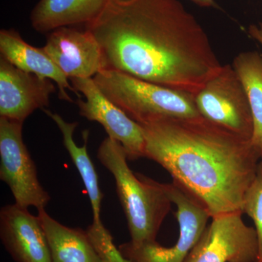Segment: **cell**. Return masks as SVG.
<instances>
[{
    "label": "cell",
    "mask_w": 262,
    "mask_h": 262,
    "mask_svg": "<svg viewBox=\"0 0 262 262\" xmlns=\"http://www.w3.org/2000/svg\"><path fill=\"white\" fill-rule=\"evenodd\" d=\"M85 29L105 70L195 95L222 68L206 32L179 0H108Z\"/></svg>",
    "instance_id": "obj_1"
},
{
    "label": "cell",
    "mask_w": 262,
    "mask_h": 262,
    "mask_svg": "<svg viewBox=\"0 0 262 262\" xmlns=\"http://www.w3.org/2000/svg\"><path fill=\"white\" fill-rule=\"evenodd\" d=\"M145 158L154 160L206 207L211 218L242 211L261 153L251 140L196 118H163L140 125Z\"/></svg>",
    "instance_id": "obj_2"
},
{
    "label": "cell",
    "mask_w": 262,
    "mask_h": 262,
    "mask_svg": "<svg viewBox=\"0 0 262 262\" xmlns=\"http://www.w3.org/2000/svg\"><path fill=\"white\" fill-rule=\"evenodd\" d=\"M97 158L115 179L117 192L126 217L133 247L156 242L172 202L165 184L134 173L127 163L125 149L106 138L98 149Z\"/></svg>",
    "instance_id": "obj_3"
},
{
    "label": "cell",
    "mask_w": 262,
    "mask_h": 262,
    "mask_svg": "<svg viewBox=\"0 0 262 262\" xmlns=\"http://www.w3.org/2000/svg\"><path fill=\"white\" fill-rule=\"evenodd\" d=\"M93 79L110 101L139 125L163 118L201 117L194 94L168 89L117 71L104 70Z\"/></svg>",
    "instance_id": "obj_4"
},
{
    "label": "cell",
    "mask_w": 262,
    "mask_h": 262,
    "mask_svg": "<svg viewBox=\"0 0 262 262\" xmlns=\"http://www.w3.org/2000/svg\"><path fill=\"white\" fill-rule=\"evenodd\" d=\"M194 100L203 118L251 140L252 114L244 86L232 65L222 66L220 72L194 95Z\"/></svg>",
    "instance_id": "obj_5"
},
{
    "label": "cell",
    "mask_w": 262,
    "mask_h": 262,
    "mask_svg": "<svg viewBox=\"0 0 262 262\" xmlns=\"http://www.w3.org/2000/svg\"><path fill=\"white\" fill-rule=\"evenodd\" d=\"M179 225V237L172 247H163L158 243L135 248L127 244L120 246L122 254L131 262H184L204 232L211 218L206 207L192 193L172 182L165 184Z\"/></svg>",
    "instance_id": "obj_6"
},
{
    "label": "cell",
    "mask_w": 262,
    "mask_h": 262,
    "mask_svg": "<svg viewBox=\"0 0 262 262\" xmlns=\"http://www.w3.org/2000/svg\"><path fill=\"white\" fill-rule=\"evenodd\" d=\"M23 123L0 117V179L22 208H46L51 196L38 179L37 168L24 144Z\"/></svg>",
    "instance_id": "obj_7"
},
{
    "label": "cell",
    "mask_w": 262,
    "mask_h": 262,
    "mask_svg": "<svg viewBox=\"0 0 262 262\" xmlns=\"http://www.w3.org/2000/svg\"><path fill=\"white\" fill-rule=\"evenodd\" d=\"M242 211L212 218L184 262H256V229L248 227Z\"/></svg>",
    "instance_id": "obj_8"
},
{
    "label": "cell",
    "mask_w": 262,
    "mask_h": 262,
    "mask_svg": "<svg viewBox=\"0 0 262 262\" xmlns=\"http://www.w3.org/2000/svg\"><path fill=\"white\" fill-rule=\"evenodd\" d=\"M76 92L83 94L79 98V113L90 121L101 124L108 137L120 143L127 160L145 158L146 144L142 127L101 92L93 78L70 79Z\"/></svg>",
    "instance_id": "obj_9"
},
{
    "label": "cell",
    "mask_w": 262,
    "mask_h": 262,
    "mask_svg": "<svg viewBox=\"0 0 262 262\" xmlns=\"http://www.w3.org/2000/svg\"><path fill=\"white\" fill-rule=\"evenodd\" d=\"M56 86L0 58V117L24 123L35 110H46Z\"/></svg>",
    "instance_id": "obj_10"
},
{
    "label": "cell",
    "mask_w": 262,
    "mask_h": 262,
    "mask_svg": "<svg viewBox=\"0 0 262 262\" xmlns=\"http://www.w3.org/2000/svg\"><path fill=\"white\" fill-rule=\"evenodd\" d=\"M42 48L69 80L94 78L105 70L101 46L88 29H55L48 34Z\"/></svg>",
    "instance_id": "obj_11"
},
{
    "label": "cell",
    "mask_w": 262,
    "mask_h": 262,
    "mask_svg": "<svg viewBox=\"0 0 262 262\" xmlns=\"http://www.w3.org/2000/svg\"><path fill=\"white\" fill-rule=\"evenodd\" d=\"M0 236L16 262H53L39 217L28 208L7 205L0 211Z\"/></svg>",
    "instance_id": "obj_12"
},
{
    "label": "cell",
    "mask_w": 262,
    "mask_h": 262,
    "mask_svg": "<svg viewBox=\"0 0 262 262\" xmlns=\"http://www.w3.org/2000/svg\"><path fill=\"white\" fill-rule=\"evenodd\" d=\"M1 57L24 72L49 79L56 82L60 99L72 102L67 91L81 98L70 84L69 79L48 56L42 48L31 46L24 40L14 29H2L0 32Z\"/></svg>",
    "instance_id": "obj_13"
},
{
    "label": "cell",
    "mask_w": 262,
    "mask_h": 262,
    "mask_svg": "<svg viewBox=\"0 0 262 262\" xmlns=\"http://www.w3.org/2000/svg\"><path fill=\"white\" fill-rule=\"evenodd\" d=\"M108 0H40L31 14L34 30L49 33L61 27L89 25L97 18Z\"/></svg>",
    "instance_id": "obj_14"
},
{
    "label": "cell",
    "mask_w": 262,
    "mask_h": 262,
    "mask_svg": "<svg viewBox=\"0 0 262 262\" xmlns=\"http://www.w3.org/2000/svg\"><path fill=\"white\" fill-rule=\"evenodd\" d=\"M38 217L46 237L53 262H102L87 231L61 225L45 208L38 210Z\"/></svg>",
    "instance_id": "obj_15"
},
{
    "label": "cell",
    "mask_w": 262,
    "mask_h": 262,
    "mask_svg": "<svg viewBox=\"0 0 262 262\" xmlns=\"http://www.w3.org/2000/svg\"><path fill=\"white\" fill-rule=\"evenodd\" d=\"M43 111L48 117H51L61 131L65 148L68 151L71 159L78 170L89 194L94 214L93 223L101 225L102 222L100 215L103 195L100 189L96 169L94 168L92 160L88 154L87 141L89 134L87 131L84 133V144L82 146H78L74 140V132L78 123L76 122H67L61 115L52 113L50 110H45Z\"/></svg>",
    "instance_id": "obj_16"
},
{
    "label": "cell",
    "mask_w": 262,
    "mask_h": 262,
    "mask_svg": "<svg viewBox=\"0 0 262 262\" xmlns=\"http://www.w3.org/2000/svg\"><path fill=\"white\" fill-rule=\"evenodd\" d=\"M244 86L252 114L253 134L251 143L262 156V55L257 51H245L232 63Z\"/></svg>",
    "instance_id": "obj_17"
},
{
    "label": "cell",
    "mask_w": 262,
    "mask_h": 262,
    "mask_svg": "<svg viewBox=\"0 0 262 262\" xmlns=\"http://www.w3.org/2000/svg\"><path fill=\"white\" fill-rule=\"evenodd\" d=\"M241 211L254 222L258 239L256 262H262V159L258 163L256 176L245 194Z\"/></svg>",
    "instance_id": "obj_18"
},
{
    "label": "cell",
    "mask_w": 262,
    "mask_h": 262,
    "mask_svg": "<svg viewBox=\"0 0 262 262\" xmlns=\"http://www.w3.org/2000/svg\"><path fill=\"white\" fill-rule=\"evenodd\" d=\"M87 233L102 262H131L117 249L111 234L103 224L93 223L88 228Z\"/></svg>",
    "instance_id": "obj_19"
},
{
    "label": "cell",
    "mask_w": 262,
    "mask_h": 262,
    "mask_svg": "<svg viewBox=\"0 0 262 262\" xmlns=\"http://www.w3.org/2000/svg\"><path fill=\"white\" fill-rule=\"evenodd\" d=\"M248 34L250 37L256 41L262 47V23L250 26Z\"/></svg>",
    "instance_id": "obj_20"
},
{
    "label": "cell",
    "mask_w": 262,
    "mask_h": 262,
    "mask_svg": "<svg viewBox=\"0 0 262 262\" xmlns=\"http://www.w3.org/2000/svg\"><path fill=\"white\" fill-rule=\"evenodd\" d=\"M192 1L203 7H214L215 5L214 0H192Z\"/></svg>",
    "instance_id": "obj_21"
}]
</instances>
